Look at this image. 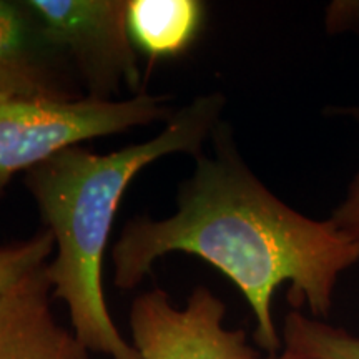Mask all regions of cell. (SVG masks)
Listing matches in <instances>:
<instances>
[{
  "label": "cell",
  "instance_id": "5b68a950",
  "mask_svg": "<svg viewBox=\"0 0 359 359\" xmlns=\"http://www.w3.org/2000/svg\"><path fill=\"white\" fill-rule=\"evenodd\" d=\"M226 304L206 286L177 308L163 290L138 294L130 306L132 344L140 359H259L245 330L224 326Z\"/></svg>",
  "mask_w": 359,
  "mask_h": 359
},
{
  "label": "cell",
  "instance_id": "4fadbf2b",
  "mask_svg": "<svg viewBox=\"0 0 359 359\" xmlns=\"http://www.w3.org/2000/svg\"><path fill=\"white\" fill-rule=\"evenodd\" d=\"M6 296H7V294H6ZM2 299H4V298H0V304H2Z\"/></svg>",
  "mask_w": 359,
  "mask_h": 359
},
{
  "label": "cell",
  "instance_id": "52a82bcc",
  "mask_svg": "<svg viewBox=\"0 0 359 359\" xmlns=\"http://www.w3.org/2000/svg\"><path fill=\"white\" fill-rule=\"evenodd\" d=\"M27 2L0 0V98H75Z\"/></svg>",
  "mask_w": 359,
  "mask_h": 359
},
{
  "label": "cell",
  "instance_id": "3957f363",
  "mask_svg": "<svg viewBox=\"0 0 359 359\" xmlns=\"http://www.w3.org/2000/svg\"><path fill=\"white\" fill-rule=\"evenodd\" d=\"M170 116L165 98L145 92L130 100L0 98V196L17 173L30 172L67 148Z\"/></svg>",
  "mask_w": 359,
  "mask_h": 359
},
{
  "label": "cell",
  "instance_id": "30bf717a",
  "mask_svg": "<svg viewBox=\"0 0 359 359\" xmlns=\"http://www.w3.org/2000/svg\"><path fill=\"white\" fill-rule=\"evenodd\" d=\"M55 253L50 231L43 230L20 243L0 246V298L22 285L27 278L47 266Z\"/></svg>",
  "mask_w": 359,
  "mask_h": 359
},
{
  "label": "cell",
  "instance_id": "6da1fadb",
  "mask_svg": "<svg viewBox=\"0 0 359 359\" xmlns=\"http://www.w3.org/2000/svg\"><path fill=\"white\" fill-rule=\"evenodd\" d=\"M212 156H196L172 217L135 218L111 250L114 283L133 290L167 253L195 255L228 276L255 314L263 354L283 349L273 294L288 283V302L316 320L330 316L344 269L359 262V245L333 219L308 218L281 201L246 167L228 125L212 135Z\"/></svg>",
  "mask_w": 359,
  "mask_h": 359
},
{
  "label": "cell",
  "instance_id": "7c38bea8",
  "mask_svg": "<svg viewBox=\"0 0 359 359\" xmlns=\"http://www.w3.org/2000/svg\"><path fill=\"white\" fill-rule=\"evenodd\" d=\"M259 359H313V358L303 356V354L288 351V349L283 348L280 353H275V354H262V358H259Z\"/></svg>",
  "mask_w": 359,
  "mask_h": 359
},
{
  "label": "cell",
  "instance_id": "9c48e42d",
  "mask_svg": "<svg viewBox=\"0 0 359 359\" xmlns=\"http://www.w3.org/2000/svg\"><path fill=\"white\" fill-rule=\"evenodd\" d=\"M281 339L285 349L313 359H359V334L296 309L285 316Z\"/></svg>",
  "mask_w": 359,
  "mask_h": 359
},
{
  "label": "cell",
  "instance_id": "7a4b0ae2",
  "mask_svg": "<svg viewBox=\"0 0 359 359\" xmlns=\"http://www.w3.org/2000/svg\"><path fill=\"white\" fill-rule=\"evenodd\" d=\"M224 98L198 97L172 114L148 142L110 154L72 147L25 175V185L55 241L45 278L53 298L65 303L72 331L92 353L110 359H140L120 333L103 291V258L116 210L132 180L167 155L203 154L219 123Z\"/></svg>",
  "mask_w": 359,
  "mask_h": 359
},
{
  "label": "cell",
  "instance_id": "8fae6325",
  "mask_svg": "<svg viewBox=\"0 0 359 359\" xmlns=\"http://www.w3.org/2000/svg\"><path fill=\"white\" fill-rule=\"evenodd\" d=\"M346 111L359 120V107L358 109H349ZM331 219H333L341 231L346 233L353 241H356L359 245V172L353 178L351 185L348 187L346 198L334 210L333 215H331Z\"/></svg>",
  "mask_w": 359,
  "mask_h": 359
},
{
  "label": "cell",
  "instance_id": "ba28073f",
  "mask_svg": "<svg viewBox=\"0 0 359 359\" xmlns=\"http://www.w3.org/2000/svg\"><path fill=\"white\" fill-rule=\"evenodd\" d=\"M198 0H128V30L133 43L151 60L177 57L195 42L203 24Z\"/></svg>",
  "mask_w": 359,
  "mask_h": 359
},
{
  "label": "cell",
  "instance_id": "277c9868",
  "mask_svg": "<svg viewBox=\"0 0 359 359\" xmlns=\"http://www.w3.org/2000/svg\"><path fill=\"white\" fill-rule=\"evenodd\" d=\"M47 43L72 60L92 98L127 83L142 93V72L128 30L127 0H25Z\"/></svg>",
  "mask_w": 359,
  "mask_h": 359
},
{
  "label": "cell",
  "instance_id": "8992f818",
  "mask_svg": "<svg viewBox=\"0 0 359 359\" xmlns=\"http://www.w3.org/2000/svg\"><path fill=\"white\" fill-rule=\"evenodd\" d=\"M45 268L4 296L0 304V359H92L72 327L57 320Z\"/></svg>",
  "mask_w": 359,
  "mask_h": 359
}]
</instances>
